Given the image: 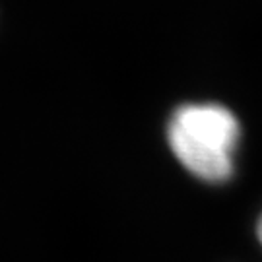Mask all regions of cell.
<instances>
[{"label":"cell","mask_w":262,"mask_h":262,"mask_svg":"<svg viewBox=\"0 0 262 262\" xmlns=\"http://www.w3.org/2000/svg\"><path fill=\"white\" fill-rule=\"evenodd\" d=\"M256 235H258V239H260V243H262V215H260V220H258V225H256Z\"/></svg>","instance_id":"obj_2"},{"label":"cell","mask_w":262,"mask_h":262,"mask_svg":"<svg viewBox=\"0 0 262 262\" xmlns=\"http://www.w3.org/2000/svg\"><path fill=\"white\" fill-rule=\"evenodd\" d=\"M241 128L229 109L215 103L185 105L167 126L169 148L181 165L206 183H224L235 169Z\"/></svg>","instance_id":"obj_1"}]
</instances>
